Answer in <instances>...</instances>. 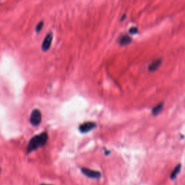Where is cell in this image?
<instances>
[{
    "label": "cell",
    "mask_w": 185,
    "mask_h": 185,
    "mask_svg": "<svg viewBox=\"0 0 185 185\" xmlns=\"http://www.w3.org/2000/svg\"><path fill=\"white\" fill-rule=\"evenodd\" d=\"M43 26H44V22L41 21V22H39L38 24H37L36 27V31L37 33L40 32Z\"/></svg>",
    "instance_id": "cell-10"
},
{
    "label": "cell",
    "mask_w": 185,
    "mask_h": 185,
    "mask_svg": "<svg viewBox=\"0 0 185 185\" xmlns=\"http://www.w3.org/2000/svg\"><path fill=\"white\" fill-rule=\"evenodd\" d=\"M0 171H1V168H0Z\"/></svg>",
    "instance_id": "cell-13"
},
{
    "label": "cell",
    "mask_w": 185,
    "mask_h": 185,
    "mask_svg": "<svg viewBox=\"0 0 185 185\" xmlns=\"http://www.w3.org/2000/svg\"><path fill=\"white\" fill-rule=\"evenodd\" d=\"M47 140H48V134L46 132L35 135L29 140L27 147V153H29L30 152L38 149V148L44 146L46 143Z\"/></svg>",
    "instance_id": "cell-1"
},
{
    "label": "cell",
    "mask_w": 185,
    "mask_h": 185,
    "mask_svg": "<svg viewBox=\"0 0 185 185\" xmlns=\"http://www.w3.org/2000/svg\"><path fill=\"white\" fill-rule=\"evenodd\" d=\"M129 33L132 34V35H134V34H136L137 32H138V29H137V28L135 27H133V28H131L130 29H129Z\"/></svg>",
    "instance_id": "cell-11"
},
{
    "label": "cell",
    "mask_w": 185,
    "mask_h": 185,
    "mask_svg": "<svg viewBox=\"0 0 185 185\" xmlns=\"http://www.w3.org/2000/svg\"><path fill=\"white\" fill-rule=\"evenodd\" d=\"M53 40V34L52 33H49L46 35V36L45 37L44 39V41L42 43L41 49L44 51H47L50 49L51 43H52Z\"/></svg>",
    "instance_id": "cell-5"
},
{
    "label": "cell",
    "mask_w": 185,
    "mask_h": 185,
    "mask_svg": "<svg viewBox=\"0 0 185 185\" xmlns=\"http://www.w3.org/2000/svg\"><path fill=\"white\" fill-rule=\"evenodd\" d=\"M81 171L83 174H85L86 176L88 177L91 178V179H98L101 176V174L98 171H94L90 168H82Z\"/></svg>",
    "instance_id": "cell-3"
},
{
    "label": "cell",
    "mask_w": 185,
    "mask_h": 185,
    "mask_svg": "<svg viewBox=\"0 0 185 185\" xmlns=\"http://www.w3.org/2000/svg\"><path fill=\"white\" fill-rule=\"evenodd\" d=\"M161 63H162V59H157V60L153 61V62L150 65L149 67H148L149 71L150 72H155V70H157V69H158V67L161 66Z\"/></svg>",
    "instance_id": "cell-6"
},
{
    "label": "cell",
    "mask_w": 185,
    "mask_h": 185,
    "mask_svg": "<svg viewBox=\"0 0 185 185\" xmlns=\"http://www.w3.org/2000/svg\"><path fill=\"white\" fill-rule=\"evenodd\" d=\"M42 120V114L41 111L36 108L33 110L30 116V123L33 126H38L40 124Z\"/></svg>",
    "instance_id": "cell-2"
},
{
    "label": "cell",
    "mask_w": 185,
    "mask_h": 185,
    "mask_svg": "<svg viewBox=\"0 0 185 185\" xmlns=\"http://www.w3.org/2000/svg\"><path fill=\"white\" fill-rule=\"evenodd\" d=\"M41 185H49V184H41Z\"/></svg>",
    "instance_id": "cell-12"
},
{
    "label": "cell",
    "mask_w": 185,
    "mask_h": 185,
    "mask_svg": "<svg viewBox=\"0 0 185 185\" xmlns=\"http://www.w3.org/2000/svg\"><path fill=\"white\" fill-rule=\"evenodd\" d=\"M181 167H182V166H181V164L179 163V164H178V165L176 166L175 168H174V169L172 171L171 174V175H170L171 179H174L176 178V176H177L179 173L180 172Z\"/></svg>",
    "instance_id": "cell-8"
},
{
    "label": "cell",
    "mask_w": 185,
    "mask_h": 185,
    "mask_svg": "<svg viewBox=\"0 0 185 185\" xmlns=\"http://www.w3.org/2000/svg\"><path fill=\"white\" fill-rule=\"evenodd\" d=\"M132 42V38L129 37L128 35H124L122 36L120 39V44L122 46H126L128 45Z\"/></svg>",
    "instance_id": "cell-7"
},
{
    "label": "cell",
    "mask_w": 185,
    "mask_h": 185,
    "mask_svg": "<svg viewBox=\"0 0 185 185\" xmlns=\"http://www.w3.org/2000/svg\"><path fill=\"white\" fill-rule=\"evenodd\" d=\"M163 103H160V104H158L157 106H155V107L153 108V110H152V114L153 115H158L161 112L163 109Z\"/></svg>",
    "instance_id": "cell-9"
},
{
    "label": "cell",
    "mask_w": 185,
    "mask_h": 185,
    "mask_svg": "<svg viewBox=\"0 0 185 185\" xmlns=\"http://www.w3.org/2000/svg\"><path fill=\"white\" fill-rule=\"evenodd\" d=\"M96 127V124L92 122H88L81 124L79 126V130L82 133H87Z\"/></svg>",
    "instance_id": "cell-4"
}]
</instances>
